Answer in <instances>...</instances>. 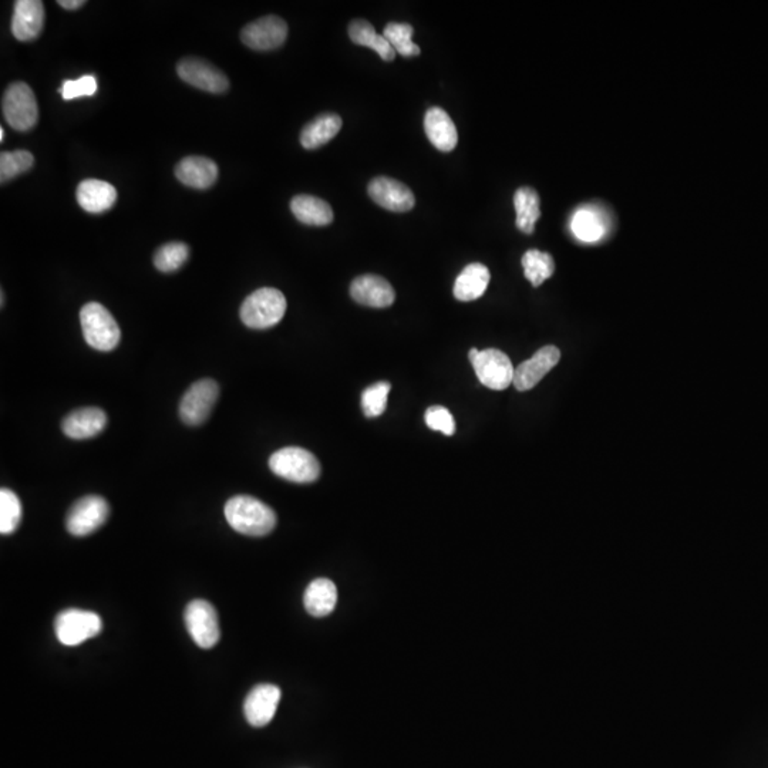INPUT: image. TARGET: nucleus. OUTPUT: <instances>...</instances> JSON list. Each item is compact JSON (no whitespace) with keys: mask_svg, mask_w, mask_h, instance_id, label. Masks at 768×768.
I'll return each mask as SVG.
<instances>
[{"mask_svg":"<svg viewBox=\"0 0 768 768\" xmlns=\"http://www.w3.org/2000/svg\"><path fill=\"white\" fill-rule=\"evenodd\" d=\"M228 524L250 537H265L276 527V514L271 507L251 496H237L225 504Z\"/></svg>","mask_w":768,"mask_h":768,"instance_id":"nucleus-1","label":"nucleus"},{"mask_svg":"<svg viewBox=\"0 0 768 768\" xmlns=\"http://www.w3.org/2000/svg\"><path fill=\"white\" fill-rule=\"evenodd\" d=\"M286 306L285 294L278 289H258L243 301L240 320L251 329H269L283 319Z\"/></svg>","mask_w":768,"mask_h":768,"instance_id":"nucleus-2","label":"nucleus"},{"mask_svg":"<svg viewBox=\"0 0 768 768\" xmlns=\"http://www.w3.org/2000/svg\"><path fill=\"white\" fill-rule=\"evenodd\" d=\"M81 330L86 342L100 352H112L122 340V330L112 315L97 302L84 304L80 311Z\"/></svg>","mask_w":768,"mask_h":768,"instance_id":"nucleus-3","label":"nucleus"},{"mask_svg":"<svg viewBox=\"0 0 768 768\" xmlns=\"http://www.w3.org/2000/svg\"><path fill=\"white\" fill-rule=\"evenodd\" d=\"M269 468L278 477L291 483L309 484L319 478V460L301 447H286L273 453L269 458Z\"/></svg>","mask_w":768,"mask_h":768,"instance_id":"nucleus-4","label":"nucleus"},{"mask_svg":"<svg viewBox=\"0 0 768 768\" xmlns=\"http://www.w3.org/2000/svg\"><path fill=\"white\" fill-rule=\"evenodd\" d=\"M2 112L10 127L29 132L37 124L38 107L33 90L22 81L10 84L2 99Z\"/></svg>","mask_w":768,"mask_h":768,"instance_id":"nucleus-5","label":"nucleus"},{"mask_svg":"<svg viewBox=\"0 0 768 768\" xmlns=\"http://www.w3.org/2000/svg\"><path fill=\"white\" fill-rule=\"evenodd\" d=\"M468 357L478 380L485 388L491 390H506L509 384L514 383L516 368L512 366L508 356L501 350L471 349Z\"/></svg>","mask_w":768,"mask_h":768,"instance_id":"nucleus-6","label":"nucleus"},{"mask_svg":"<svg viewBox=\"0 0 768 768\" xmlns=\"http://www.w3.org/2000/svg\"><path fill=\"white\" fill-rule=\"evenodd\" d=\"M102 622L94 612L66 609L55 621V632L60 644L77 646L101 632Z\"/></svg>","mask_w":768,"mask_h":768,"instance_id":"nucleus-7","label":"nucleus"},{"mask_svg":"<svg viewBox=\"0 0 768 768\" xmlns=\"http://www.w3.org/2000/svg\"><path fill=\"white\" fill-rule=\"evenodd\" d=\"M219 396V386L211 379L196 381L179 403V417L187 426H199L208 419Z\"/></svg>","mask_w":768,"mask_h":768,"instance_id":"nucleus-8","label":"nucleus"},{"mask_svg":"<svg viewBox=\"0 0 768 768\" xmlns=\"http://www.w3.org/2000/svg\"><path fill=\"white\" fill-rule=\"evenodd\" d=\"M186 624L192 640L202 649H211L221 637L217 611L209 602L196 599L186 609Z\"/></svg>","mask_w":768,"mask_h":768,"instance_id":"nucleus-9","label":"nucleus"},{"mask_svg":"<svg viewBox=\"0 0 768 768\" xmlns=\"http://www.w3.org/2000/svg\"><path fill=\"white\" fill-rule=\"evenodd\" d=\"M110 516L106 499L100 496H87L71 507L66 519L68 531L74 537H86L104 525Z\"/></svg>","mask_w":768,"mask_h":768,"instance_id":"nucleus-10","label":"nucleus"},{"mask_svg":"<svg viewBox=\"0 0 768 768\" xmlns=\"http://www.w3.org/2000/svg\"><path fill=\"white\" fill-rule=\"evenodd\" d=\"M288 25L278 16H265L243 27L240 40L243 45L258 51L275 50L285 43Z\"/></svg>","mask_w":768,"mask_h":768,"instance_id":"nucleus-11","label":"nucleus"},{"mask_svg":"<svg viewBox=\"0 0 768 768\" xmlns=\"http://www.w3.org/2000/svg\"><path fill=\"white\" fill-rule=\"evenodd\" d=\"M176 73L181 80L196 89L204 90L212 94H222L229 89V80L214 64L202 59L187 58L179 61Z\"/></svg>","mask_w":768,"mask_h":768,"instance_id":"nucleus-12","label":"nucleus"},{"mask_svg":"<svg viewBox=\"0 0 768 768\" xmlns=\"http://www.w3.org/2000/svg\"><path fill=\"white\" fill-rule=\"evenodd\" d=\"M560 349L555 346H545L516 368L512 384L516 386L517 390H531L560 363Z\"/></svg>","mask_w":768,"mask_h":768,"instance_id":"nucleus-13","label":"nucleus"},{"mask_svg":"<svg viewBox=\"0 0 768 768\" xmlns=\"http://www.w3.org/2000/svg\"><path fill=\"white\" fill-rule=\"evenodd\" d=\"M368 196L376 204L380 205L381 208L391 212H407L413 209L416 204L411 189L389 176H378L373 179L368 184Z\"/></svg>","mask_w":768,"mask_h":768,"instance_id":"nucleus-14","label":"nucleus"},{"mask_svg":"<svg viewBox=\"0 0 768 768\" xmlns=\"http://www.w3.org/2000/svg\"><path fill=\"white\" fill-rule=\"evenodd\" d=\"M281 698V688L278 686L258 685L253 688L243 703V713L248 723L253 727H263L271 723Z\"/></svg>","mask_w":768,"mask_h":768,"instance_id":"nucleus-15","label":"nucleus"},{"mask_svg":"<svg viewBox=\"0 0 768 768\" xmlns=\"http://www.w3.org/2000/svg\"><path fill=\"white\" fill-rule=\"evenodd\" d=\"M353 301L368 307H389L394 304L396 293L386 279L378 275H363L350 285Z\"/></svg>","mask_w":768,"mask_h":768,"instance_id":"nucleus-16","label":"nucleus"},{"mask_svg":"<svg viewBox=\"0 0 768 768\" xmlns=\"http://www.w3.org/2000/svg\"><path fill=\"white\" fill-rule=\"evenodd\" d=\"M45 6L40 0H19L15 5L12 33L20 42H32L42 33Z\"/></svg>","mask_w":768,"mask_h":768,"instance_id":"nucleus-17","label":"nucleus"},{"mask_svg":"<svg viewBox=\"0 0 768 768\" xmlns=\"http://www.w3.org/2000/svg\"><path fill=\"white\" fill-rule=\"evenodd\" d=\"M107 414L99 407L74 410L64 417L61 430L73 440L93 439L106 429Z\"/></svg>","mask_w":768,"mask_h":768,"instance_id":"nucleus-18","label":"nucleus"},{"mask_svg":"<svg viewBox=\"0 0 768 768\" xmlns=\"http://www.w3.org/2000/svg\"><path fill=\"white\" fill-rule=\"evenodd\" d=\"M117 201V191L112 184L101 179H84L77 187V202L90 214L109 211Z\"/></svg>","mask_w":768,"mask_h":768,"instance_id":"nucleus-19","label":"nucleus"},{"mask_svg":"<svg viewBox=\"0 0 768 768\" xmlns=\"http://www.w3.org/2000/svg\"><path fill=\"white\" fill-rule=\"evenodd\" d=\"M424 130L430 143L443 153L454 150L458 143V133L452 117L440 107L427 110L424 117Z\"/></svg>","mask_w":768,"mask_h":768,"instance_id":"nucleus-20","label":"nucleus"},{"mask_svg":"<svg viewBox=\"0 0 768 768\" xmlns=\"http://www.w3.org/2000/svg\"><path fill=\"white\" fill-rule=\"evenodd\" d=\"M179 183L196 189H207L214 186L218 178V166L207 157L191 155L179 161L176 166Z\"/></svg>","mask_w":768,"mask_h":768,"instance_id":"nucleus-21","label":"nucleus"},{"mask_svg":"<svg viewBox=\"0 0 768 768\" xmlns=\"http://www.w3.org/2000/svg\"><path fill=\"white\" fill-rule=\"evenodd\" d=\"M490 271L483 263H470L455 279L454 296L460 302L481 298L490 283Z\"/></svg>","mask_w":768,"mask_h":768,"instance_id":"nucleus-22","label":"nucleus"},{"mask_svg":"<svg viewBox=\"0 0 768 768\" xmlns=\"http://www.w3.org/2000/svg\"><path fill=\"white\" fill-rule=\"evenodd\" d=\"M304 608L307 613L315 618H324L332 613L337 603L336 585L326 578L315 580L307 586L304 596Z\"/></svg>","mask_w":768,"mask_h":768,"instance_id":"nucleus-23","label":"nucleus"},{"mask_svg":"<svg viewBox=\"0 0 768 768\" xmlns=\"http://www.w3.org/2000/svg\"><path fill=\"white\" fill-rule=\"evenodd\" d=\"M342 128V119L333 112L317 115L309 124L304 125L301 133V144L306 150H316L327 144Z\"/></svg>","mask_w":768,"mask_h":768,"instance_id":"nucleus-24","label":"nucleus"},{"mask_svg":"<svg viewBox=\"0 0 768 768\" xmlns=\"http://www.w3.org/2000/svg\"><path fill=\"white\" fill-rule=\"evenodd\" d=\"M571 229L582 242H598L606 234V219L598 208L586 205L576 209L571 221Z\"/></svg>","mask_w":768,"mask_h":768,"instance_id":"nucleus-25","label":"nucleus"},{"mask_svg":"<svg viewBox=\"0 0 768 768\" xmlns=\"http://www.w3.org/2000/svg\"><path fill=\"white\" fill-rule=\"evenodd\" d=\"M291 209L299 222L312 227L332 224L333 209L326 201L314 196H296L291 201Z\"/></svg>","mask_w":768,"mask_h":768,"instance_id":"nucleus-26","label":"nucleus"},{"mask_svg":"<svg viewBox=\"0 0 768 768\" xmlns=\"http://www.w3.org/2000/svg\"><path fill=\"white\" fill-rule=\"evenodd\" d=\"M347 32L355 45L373 48L384 61H393L396 58V50L391 48L388 38L383 35H379L368 20H353Z\"/></svg>","mask_w":768,"mask_h":768,"instance_id":"nucleus-27","label":"nucleus"},{"mask_svg":"<svg viewBox=\"0 0 768 768\" xmlns=\"http://www.w3.org/2000/svg\"><path fill=\"white\" fill-rule=\"evenodd\" d=\"M514 205H516L517 227L524 234H532L535 224L541 217V204H539L538 192L531 187L517 189Z\"/></svg>","mask_w":768,"mask_h":768,"instance_id":"nucleus-28","label":"nucleus"},{"mask_svg":"<svg viewBox=\"0 0 768 768\" xmlns=\"http://www.w3.org/2000/svg\"><path fill=\"white\" fill-rule=\"evenodd\" d=\"M522 268H524L525 278L537 288L554 275L555 262L549 253L531 250L522 256Z\"/></svg>","mask_w":768,"mask_h":768,"instance_id":"nucleus-29","label":"nucleus"},{"mask_svg":"<svg viewBox=\"0 0 768 768\" xmlns=\"http://www.w3.org/2000/svg\"><path fill=\"white\" fill-rule=\"evenodd\" d=\"M413 26L409 23H389L384 27L383 36L388 38L391 48L403 58L420 55V48L413 42Z\"/></svg>","mask_w":768,"mask_h":768,"instance_id":"nucleus-30","label":"nucleus"},{"mask_svg":"<svg viewBox=\"0 0 768 768\" xmlns=\"http://www.w3.org/2000/svg\"><path fill=\"white\" fill-rule=\"evenodd\" d=\"M22 521V504L19 496L9 488L0 490V532L13 534Z\"/></svg>","mask_w":768,"mask_h":768,"instance_id":"nucleus-31","label":"nucleus"},{"mask_svg":"<svg viewBox=\"0 0 768 768\" xmlns=\"http://www.w3.org/2000/svg\"><path fill=\"white\" fill-rule=\"evenodd\" d=\"M189 248L183 242L165 243L154 255V265L161 272L178 271L188 261Z\"/></svg>","mask_w":768,"mask_h":768,"instance_id":"nucleus-32","label":"nucleus"},{"mask_svg":"<svg viewBox=\"0 0 768 768\" xmlns=\"http://www.w3.org/2000/svg\"><path fill=\"white\" fill-rule=\"evenodd\" d=\"M33 164H35V158L29 151H6L0 154V181L5 184L10 179L16 178L20 174L29 171Z\"/></svg>","mask_w":768,"mask_h":768,"instance_id":"nucleus-33","label":"nucleus"},{"mask_svg":"<svg viewBox=\"0 0 768 768\" xmlns=\"http://www.w3.org/2000/svg\"><path fill=\"white\" fill-rule=\"evenodd\" d=\"M391 384L389 381H379L366 389L362 394V409L366 417H379L386 411Z\"/></svg>","mask_w":768,"mask_h":768,"instance_id":"nucleus-34","label":"nucleus"},{"mask_svg":"<svg viewBox=\"0 0 768 768\" xmlns=\"http://www.w3.org/2000/svg\"><path fill=\"white\" fill-rule=\"evenodd\" d=\"M97 79L91 74L77 79V80H66L63 86L59 89L64 100L80 99V97L94 96L97 93Z\"/></svg>","mask_w":768,"mask_h":768,"instance_id":"nucleus-35","label":"nucleus"},{"mask_svg":"<svg viewBox=\"0 0 768 768\" xmlns=\"http://www.w3.org/2000/svg\"><path fill=\"white\" fill-rule=\"evenodd\" d=\"M424 420H426L427 426L434 432H443L444 435H453L455 432L454 417L445 407H429Z\"/></svg>","mask_w":768,"mask_h":768,"instance_id":"nucleus-36","label":"nucleus"},{"mask_svg":"<svg viewBox=\"0 0 768 768\" xmlns=\"http://www.w3.org/2000/svg\"><path fill=\"white\" fill-rule=\"evenodd\" d=\"M59 6L63 7L66 10H76L80 9L81 6H84V0H59L58 2Z\"/></svg>","mask_w":768,"mask_h":768,"instance_id":"nucleus-37","label":"nucleus"},{"mask_svg":"<svg viewBox=\"0 0 768 768\" xmlns=\"http://www.w3.org/2000/svg\"><path fill=\"white\" fill-rule=\"evenodd\" d=\"M5 140V130L4 128H0V141Z\"/></svg>","mask_w":768,"mask_h":768,"instance_id":"nucleus-38","label":"nucleus"},{"mask_svg":"<svg viewBox=\"0 0 768 768\" xmlns=\"http://www.w3.org/2000/svg\"><path fill=\"white\" fill-rule=\"evenodd\" d=\"M4 304H5V293H4V291H2V306H4Z\"/></svg>","mask_w":768,"mask_h":768,"instance_id":"nucleus-39","label":"nucleus"}]
</instances>
